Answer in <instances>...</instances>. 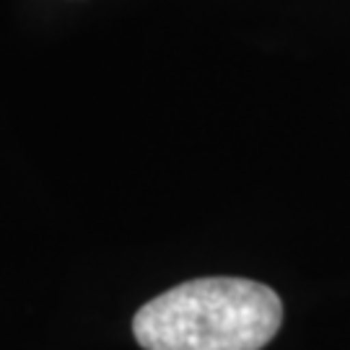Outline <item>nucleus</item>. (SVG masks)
Here are the masks:
<instances>
[{
    "label": "nucleus",
    "instance_id": "1",
    "mask_svg": "<svg viewBox=\"0 0 350 350\" xmlns=\"http://www.w3.org/2000/svg\"><path fill=\"white\" fill-rule=\"evenodd\" d=\"M283 325L273 288L247 278H198L140 306L133 335L146 350H262Z\"/></svg>",
    "mask_w": 350,
    "mask_h": 350
}]
</instances>
